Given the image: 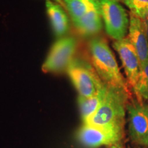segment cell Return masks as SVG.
<instances>
[{
  "mask_svg": "<svg viewBox=\"0 0 148 148\" xmlns=\"http://www.w3.org/2000/svg\"><path fill=\"white\" fill-rule=\"evenodd\" d=\"M127 99V90L106 86V94L99 108L87 123L83 124L123 133Z\"/></svg>",
  "mask_w": 148,
  "mask_h": 148,
  "instance_id": "cell-1",
  "label": "cell"
},
{
  "mask_svg": "<svg viewBox=\"0 0 148 148\" xmlns=\"http://www.w3.org/2000/svg\"><path fill=\"white\" fill-rule=\"evenodd\" d=\"M88 48L91 64L103 84L127 90V83L106 40L101 37L92 38Z\"/></svg>",
  "mask_w": 148,
  "mask_h": 148,
  "instance_id": "cell-2",
  "label": "cell"
},
{
  "mask_svg": "<svg viewBox=\"0 0 148 148\" xmlns=\"http://www.w3.org/2000/svg\"><path fill=\"white\" fill-rule=\"evenodd\" d=\"M66 71L79 96L91 97L104 86L92 64L82 58L74 57Z\"/></svg>",
  "mask_w": 148,
  "mask_h": 148,
  "instance_id": "cell-3",
  "label": "cell"
},
{
  "mask_svg": "<svg viewBox=\"0 0 148 148\" xmlns=\"http://www.w3.org/2000/svg\"><path fill=\"white\" fill-rule=\"evenodd\" d=\"M107 34L114 40L125 38L130 18L120 0H97Z\"/></svg>",
  "mask_w": 148,
  "mask_h": 148,
  "instance_id": "cell-4",
  "label": "cell"
},
{
  "mask_svg": "<svg viewBox=\"0 0 148 148\" xmlns=\"http://www.w3.org/2000/svg\"><path fill=\"white\" fill-rule=\"evenodd\" d=\"M77 48V40L72 36L59 38L49 51L42 65L46 73H58L66 71L74 58Z\"/></svg>",
  "mask_w": 148,
  "mask_h": 148,
  "instance_id": "cell-5",
  "label": "cell"
},
{
  "mask_svg": "<svg viewBox=\"0 0 148 148\" xmlns=\"http://www.w3.org/2000/svg\"><path fill=\"white\" fill-rule=\"evenodd\" d=\"M123 133L83 124L77 132V139L86 147L116 146L121 143Z\"/></svg>",
  "mask_w": 148,
  "mask_h": 148,
  "instance_id": "cell-6",
  "label": "cell"
},
{
  "mask_svg": "<svg viewBox=\"0 0 148 148\" xmlns=\"http://www.w3.org/2000/svg\"><path fill=\"white\" fill-rule=\"evenodd\" d=\"M129 134L134 143L140 144L148 135V104L142 101L128 103Z\"/></svg>",
  "mask_w": 148,
  "mask_h": 148,
  "instance_id": "cell-7",
  "label": "cell"
},
{
  "mask_svg": "<svg viewBox=\"0 0 148 148\" xmlns=\"http://www.w3.org/2000/svg\"><path fill=\"white\" fill-rule=\"evenodd\" d=\"M112 46L119 56L127 82L133 88L137 82L140 70V63L137 53L127 37L114 40Z\"/></svg>",
  "mask_w": 148,
  "mask_h": 148,
  "instance_id": "cell-8",
  "label": "cell"
},
{
  "mask_svg": "<svg viewBox=\"0 0 148 148\" xmlns=\"http://www.w3.org/2000/svg\"><path fill=\"white\" fill-rule=\"evenodd\" d=\"M127 38L137 53L140 66L148 62V39L143 21L132 14L130 15Z\"/></svg>",
  "mask_w": 148,
  "mask_h": 148,
  "instance_id": "cell-9",
  "label": "cell"
},
{
  "mask_svg": "<svg viewBox=\"0 0 148 148\" xmlns=\"http://www.w3.org/2000/svg\"><path fill=\"white\" fill-rule=\"evenodd\" d=\"M45 7L54 34L59 38L64 37L69 30V14L62 5L53 0H45Z\"/></svg>",
  "mask_w": 148,
  "mask_h": 148,
  "instance_id": "cell-10",
  "label": "cell"
},
{
  "mask_svg": "<svg viewBox=\"0 0 148 148\" xmlns=\"http://www.w3.org/2000/svg\"><path fill=\"white\" fill-rule=\"evenodd\" d=\"M73 25L79 34L84 37L94 36L100 32L103 27V20L98 1Z\"/></svg>",
  "mask_w": 148,
  "mask_h": 148,
  "instance_id": "cell-11",
  "label": "cell"
},
{
  "mask_svg": "<svg viewBox=\"0 0 148 148\" xmlns=\"http://www.w3.org/2000/svg\"><path fill=\"white\" fill-rule=\"evenodd\" d=\"M106 92V85L104 84V86L95 95L91 97H86L78 96L77 103L83 123H87L88 120L94 115L102 102Z\"/></svg>",
  "mask_w": 148,
  "mask_h": 148,
  "instance_id": "cell-12",
  "label": "cell"
},
{
  "mask_svg": "<svg viewBox=\"0 0 148 148\" xmlns=\"http://www.w3.org/2000/svg\"><path fill=\"white\" fill-rule=\"evenodd\" d=\"M62 5L69 14L73 23H75L90 8L97 0H60Z\"/></svg>",
  "mask_w": 148,
  "mask_h": 148,
  "instance_id": "cell-13",
  "label": "cell"
},
{
  "mask_svg": "<svg viewBox=\"0 0 148 148\" xmlns=\"http://www.w3.org/2000/svg\"><path fill=\"white\" fill-rule=\"evenodd\" d=\"M132 90L140 101H148V62L140 66L137 82Z\"/></svg>",
  "mask_w": 148,
  "mask_h": 148,
  "instance_id": "cell-14",
  "label": "cell"
},
{
  "mask_svg": "<svg viewBox=\"0 0 148 148\" xmlns=\"http://www.w3.org/2000/svg\"><path fill=\"white\" fill-rule=\"evenodd\" d=\"M130 10V14L140 20L148 17V0H121Z\"/></svg>",
  "mask_w": 148,
  "mask_h": 148,
  "instance_id": "cell-15",
  "label": "cell"
},
{
  "mask_svg": "<svg viewBox=\"0 0 148 148\" xmlns=\"http://www.w3.org/2000/svg\"><path fill=\"white\" fill-rule=\"evenodd\" d=\"M143 23L146 36H147V38L148 39V17L147 18H145V20H143Z\"/></svg>",
  "mask_w": 148,
  "mask_h": 148,
  "instance_id": "cell-16",
  "label": "cell"
},
{
  "mask_svg": "<svg viewBox=\"0 0 148 148\" xmlns=\"http://www.w3.org/2000/svg\"><path fill=\"white\" fill-rule=\"evenodd\" d=\"M140 145H144V146H145V147H148V135H147V136H146L145 139H144L143 141H142L141 143H140Z\"/></svg>",
  "mask_w": 148,
  "mask_h": 148,
  "instance_id": "cell-17",
  "label": "cell"
},
{
  "mask_svg": "<svg viewBox=\"0 0 148 148\" xmlns=\"http://www.w3.org/2000/svg\"><path fill=\"white\" fill-rule=\"evenodd\" d=\"M53 1H56V2H57L58 3H59V4L62 5V3H61V1H60V0H53Z\"/></svg>",
  "mask_w": 148,
  "mask_h": 148,
  "instance_id": "cell-18",
  "label": "cell"
}]
</instances>
